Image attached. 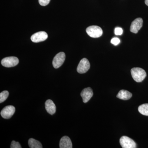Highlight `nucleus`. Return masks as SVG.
Segmentation results:
<instances>
[{
	"label": "nucleus",
	"mask_w": 148,
	"mask_h": 148,
	"mask_svg": "<svg viewBox=\"0 0 148 148\" xmlns=\"http://www.w3.org/2000/svg\"><path fill=\"white\" fill-rule=\"evenodd\" d=\"M111 42L114 45L116 46L118 45L120 42V40L118 38H114L111 40Z\"/></svg>",
	"instance_id": "nucleus-18"
},
{
	"label": "nucleus",
	"mask_w": 148,
	"mask_h": 148,
	"mask_svg": "<svg viewBox=\"0 0 148 148\" xmlns=\"http://www.w3.org/2000/svg\"><path fill=\"white\" fill-rule=\"evenodd\" d=\"M15 112V108L13 106H6L2 110L1 115L5 119H9L13 115Z\"/></svg>",
	"instance_id": "nucleus-7"
},
{
	"label": "nucleus",
	"mask_w": 148,
	"mask_h": 148,
	"mask_svg": "<svg viewBox=\"0 0 148 148\" xmlns=\"http://www.w3.org/2000/svg\"><path fill=\"white\" fill-rule=\"evenodd\" d=\"M51 0H38L39 3L41 5L45 6L49 4Z\"/></svg>",
	"instance_id": "nucleus-20"
},
{
	"label": "nucleus",
	"mask_w": 148,
	"mask_h": 148,
	"mask_svg": "<svg viewBox=\"0 0 148 148\" xmlns=\"http://www.w3.org/2000/svg\"><path fill=\"white\" fill-rule=\"evenodd\" d=\"M143 25V19L141 18H136L132 21L130 27V32L134 34H137Z\"/></svg>",
	"instance_id": "nucleus-9"
},
{
	"label": "nucleus",
	"mask_w": 148,
	"mask_h": 148,
	"mask_svg": "<svg viewBox=\"0 0 148 148\" xmlns=\"http://www.w3.org/2000/svg\"><path fill=\"white\" fill-rule=\"evenodd\" d=\"M90 68L89 61L86 58H84L80 61L77 68V71L80 74L86 73Z\"/></svg>",
	"instance_id": "nucleus-6"
},
{
	"label": "nucleus",
	"mask_w": 148,
	"mask_h": 148,
	"mask_svg": "<svg viewBox=\"0 0 148 148\" xmlns=\"http://www.w3.org/2000/svg\"><path fill=\"white\" fill-rule=\"evenodd\" d=\"M132 94L127 90H121L117 95V98L123 100H128L132 97Z\"/></svg>",
	"instance_id": "nucleus-13"
},
{
	"label": "nucleus",
	"mask_w": 148,
	"mask_h": 148,
	"mask_svg": "<svg viewBox=\"0 0 148 148\" xmlns=\"http://www.w3.org/2000/svg\"><path fill=\"white\" fill-rule=\"evenodd\" d=\"M66 58V55L64 52L57 53L53 58L52 64L55 69H58L64 64Z\"/></svg>",
	"instance_id": "nucleus-5"
},
{
	"label": "nucleus",
	"mask_w": 148,
	"mask_h": 148,
	"mask_svg": "<svg viewBox=\"0 0 148 148\" xmlns=\"http://www.w3.org/2000/svg\"><path fill=\"white\" fill-rule=\"evenodd\" d=\"M120 143L122 147L123 148L137 147V145L134 140L127 136H122L120 139Z\"/></svg>",
	"instance_id": "nucleus-3"
},
{
	"label": "nucleus",
	"mask_w": 148,
	"mask_h": 148,
	"mask_svg": "<svg viewBox=\"0 0 148 148\" xmlns=\"http://www.w3.org/2000/svg\"><path fill=\"white\" fill-rule=\"evenodd\" d=\"M29 147L31 148H42V145L39 141L31 138L29 140Z\"/></svg>",
	"instance_id": "nucleus-14"
},
{
	"label": "nucleus",
	"mask_w": 148,
	"mask_h": 148,
	"mask_svg": "<svg viewBox=\"0 0 148 148\" xmlns=\"http://www.w3.org/2000/svg\"><path fill=\"white\" fill-rule=\"evenodd\" d=\"M88 35L93 38H99L103 34L102 29L98 26H91L88 27L86 29Z\"/></svg>",
	"instance_id": "nucleus-2"
},
{
	"label": "nucleus",
	"mask_w": 148,
	"mask_h": 148,
	"mask_svg": "<svg viewBox=\"0 0 148 148\" xmlns=\"http://www.w3.org/2000/svg\"><path fill=\"white\" fill-rule=\"evenodd\" d=\"M11 148H21V145L18 142H15V141H12V142L10 146Z\"/></svg>",
	"instance_id": "nucleus-17"
},
{
	"label": "nucleus",
	"mask_w": 148,
	"mask_h": 148,
	"mask_svg": "<svg viewBox=\"0 0 148 148\" xmlns=\"http://www.w3.org/2000/svg\"><path fill=\"white\" fill-rule=\"evenodd\" d=\"M145 3L146 5L148 6V0H145Z\"/></svg>",
	"instance_id": "nucleus-21"
},
{
	"label": "nucleus",
	"mask_w": 148,
	"mask_h": 148,
	"mask_svg": "<svg viewBox=\"0 0 148 148\" xmlns=\"http://www.w3.org/2000/svg\"><path fill=\"white\" fill-rule=\"evenodd\" d=\"M45 109L49 114L53 115L55 114L56 111V107L54 103L51 100H48L46 101Z\"/></svg>",
	"instance_id": "nucleus-12"
},
{
	"label": "nucleus",
	"mask_w": 148,
	"mask_h": 148,
	"mask_svg": "<svg viewBox=\"0 0 148 148\" xmlns=\"http://www.w3.org/2000/svg\"><path fill=\"white\" fill-rule=\"evenodd\" d=\"M18 62V58L14 56H10L3 58L1 61V64L6 68H11L16 66Z\"/></svg>",
	"instance_id": "nucleus-4"
},
{
	"label": "nucleus",
	"mask_w": 148,
	"mask_h": 148,
	"mask_svg": "<svg viewBox=\"0 0 148 148\" xmlns=\"http://www.w3.org/2000/svg\"><path fill=\"white\" fill-rule=\"evenodd\" d=\"M48 38V35L46 32H40L34 34L31 36V40L33 42L37 43L45 40Z\"/></svg>",
	"instance_id": "nucleus-8"
},
{
	"label": "nucleus",
	"mask_w": 148,
	"mask_h": 148,
	"mask_svg": "<svg viewBox=\"0 0 148 148\" xmlns=\"http://www.w3.org/2000/svg\"><path fill=\"white\" fill-rule=\"evenodd\" d=\"M93 94L92 89L90 87L86 88L83 89L81 93V96L82 97L84 103H87L92 98Z\"/></svg>",
	"instance_id": "nucleus-10"
},
{
	"label": "nucleus",
	"mask_w": 148,
	"mask_h": 148,
	"mask_svg": "<svg viewBox=\"0 0 148 148\" xmlns=\"http://www.w3.org/2000/svg\"><path fill=\"white\" fill-rule=\"evenodd\" d=\"M59 146L60 148H72L71 140L68 136H64L60 140Z\"/></svg>",
	"instance_id": "nucleus-11"
},
{
	"label": "nucleus",
	"mask_w": 148,
	"mask_h": 148,
	"mask_svg": "<svg viewBox=\"0 0 148 148\" xmlns=\"http://www.w3.org/2000/svg\"><path fill=\"white\" fill-rule=\"evenodd\" d=\"M123 33V31L122 28H120V27H116L115 29L114 33L116 35L120 36V35L122 34Z\"/></svg>",
	"instance_id": "nucleus-19"
},
{
	"label": "nucleus",
	"mask_w": 148,
	"mask_h": 148,
	"mask_svg": "<svg viewBox=\"0 0 148 148\" xmlns=\"http://www.w3.org/2000/svg\"><path fill=\"white\" fill-rule=\"evenodd\" d=\"M9 92L7 90H4L0 93V103H1L7 99L9 96Z\"/></svg>",
	"instance_id": "nucleus-16"
},
{
	"label": "nucleus",
	"mask_w": 148,
	"mask_h": 148,
	"mask_svg": "<svg viewBox=\"0 0 148 148\" xmlns=\"http://www.w3.org/2000/svg\"><path fill=\"white\" fill-rule=\"evenodd\" d=\"M132 78L137 82H142L147 76L145 71L140 68H134L131 70Z\"/></svg>",
	"instance_id": "nucleus-1"
},
{
	"label": "nucleus",
	"mask_w": 148,
	"mask_h": 148,
	"mask_svg": "<svg viewBox=\"0 0 148 148\" xmlns=\"http://www.w3.org/2000/svg\"><path fill=\"white\" fill-rule=\"evenodd\" d=\"M138 111L140 114L143 115L148 116V104H143L139 106L138 108Z\"/></svg>",
	"instance_id": "nucleus-15"
}]
</instances>
